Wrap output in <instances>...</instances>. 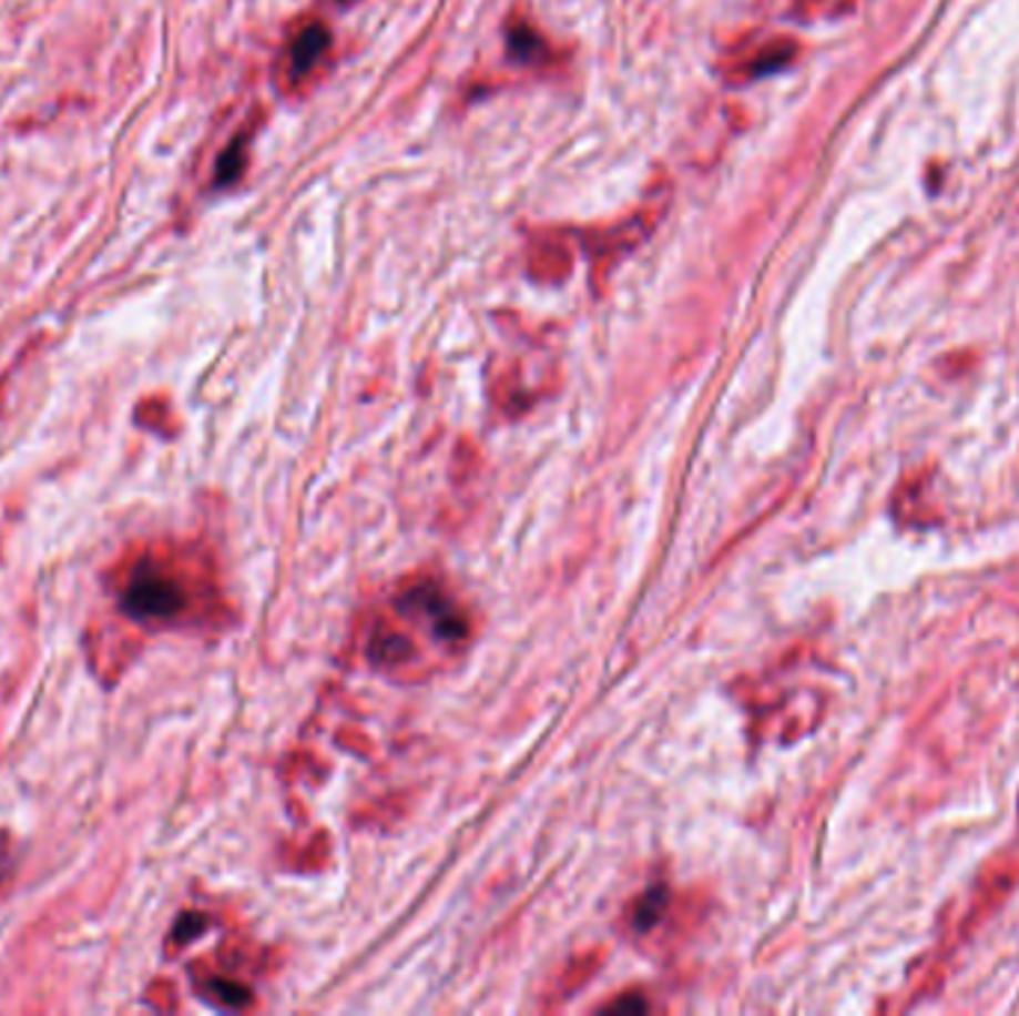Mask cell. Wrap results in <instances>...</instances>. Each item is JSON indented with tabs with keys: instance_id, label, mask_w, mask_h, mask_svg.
<instances>
[{
	"instance_id": "1",
	"label": "cell",
	"mask_w": 1019,
	"mask_h": 1016,
	"mask_svg": "<svg viewBox=\"0 0 1019 1016\" xmlns=\"http://www.w3.org/2000/svg\"><path fill=\"white\" fill-rule=\"evenodd\" d=\"M120 606L129 618L141 623H173L188 614V581L164 561L143 558L125 576Z\"/></svg>"
},
{
	"instance_id": "2",
	"label": "cell",
	"mask_w": 1019,
	"mask_h": 1016,
	"mask_svg": "<svg viewBox=\"0 0 1019 1016\" xmlns=\"http://www.w3.org/2000/svg\"><path fill=\"white\" fill-rule=\"evenodd\" d=\"M325 51H328V30L323 24H307L296 33V39L286 48V75L298 81L305 78L310 69L319 63Z\"/></svg>"
},
{
	"instance_id": "3",
	"label": "cell",
	"mask_w": 1019,
	"mask_h": 1016,
	"mask_svg": "<svg viewBox=\"0 0 1019 1016\" xmlns=\"http://www.w3.org/2000/svg\"><path fill=\"white\" fill-rule=\"evenodd\" d=\"M242 167H245V141H233L218 162V185H230L233 180H238Z\"/></svg>"
},
{
	"instance_id": "4",
	"label": "cell",
	"mask_w": 1019,
	"mask_h": 1016,
	"mask_svg": "<svg viewBox=\"0 0 1019 1016\" xmlns=\"http://www.w3.org/2000/svg\"><path fill=\"white\" fill-rule=\"evenodd\" d=\"M662 906H665V894H662V892L648 894V897H644V901H641L639 906H635L632 924H635L639 931H648V927H653V924H656Z\"/></svg>"
},
{
	"instance_id": "5",
	"label": "cell",
	"mask_w": 1019,
	"mask_h": 1016,
	"mask_svg": "<svg viewBox=\"0 0 1019 1016\" xmlns=\"http://www.w3.org/2000/svg\"><path fill=\"white\" fill-rule=\"evenodd\" d=\"M510 48H513L516 58L533 60L537 58V48H540V42H537V33H531V30L516 28L513 33H510Z\"/></svg>"
}]
</instances>
